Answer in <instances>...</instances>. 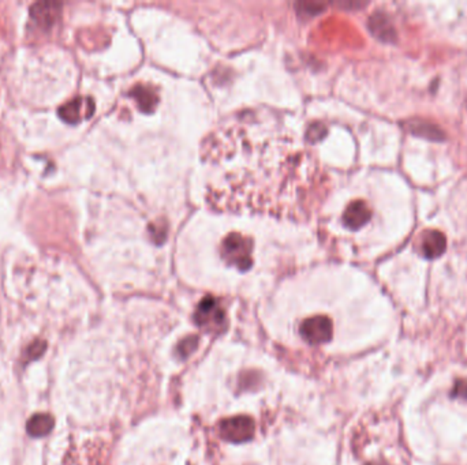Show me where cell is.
Instances as JSON below:
<instances>
[{
    "instance_id": "cell-1",
    "label": "cell",
    "mask_w": 467,
    "mask_h": 465,
    "mask_svg": "<svg viewBox=\"0 0 467 465\" xmlns=\"http://www.w3.org/2000/svg\"><path fill=\"white\" fill-rule=\"evenodd\" d=\"M253 242L239 234L228 235L221 243V257L224 262L238 269L246 270L251 267Z\"/></svg>"
},
{
    "instance_id": "cell-2",
    "label": "cell",
    "mask_w": 467,
    "mask_h": 465,
    "mask_svg": "<svg viewBox=\"0 0 467 465\" xmlns=\"http://www.w3.org/2000/svg\"><path fill=\"white\" fill-rule=\"evenodd\" d=\"M197 325L206 330H221L224 325V310L213 297H205L201 300L196 310Z\"/></svg>"
},
{
    "instance_id": "cell-3",
    "label": "cell",
    "mask_w": 467,
    "mask_h": 465,
    "mask_svg": "<svg viewBox=\"0 0 467 465\" xmlns=\"http://www.w3.org/2000/svg\"><path fill=\"white\" fill-rule=\"evenodd\" d=\"M299 333L309 344L328 343L332 337V322L324 316L305 319L299 328Z\"/></svg>"
},
{
    "instance_id": "cell-4",
    "label": "cell",
    "mask_w": 467,
    "mask_h": 465,
    "mask_svg": "<svg viewBox=\"0 0 467 465\" xmlns=\"http://www.w3.org/2000/svg\"><path fill=\"white\" fill-rule=\"evenodd\" d=\"M219 431L225 441L245 442L254 434V422L247 417H230L221 422Z\"/></svg>"
},
{
    "instance_id": "cell-5",
    "label": "cell",
    "mask_w": 467,
    "mask_h": 465,
    "mask_svg": "<svg viewBox=\"0 0 467 465\" xmlns=\"http://www.w3.org/2000/svg\"><path fill=\"white\" fill-rule=\"evenodd\" d=\"M95 112V102L89 97H77L60 107L59 115L66 122L75 123L89 119Z\"/></svg>"
},
{
    "instance_id": "cell-6",
    "label": "cell",
    "mask_w": 467,
    "mask_h": 465,
    "mask_svg": "<svg viewBox=\"0 0 467 465\" xmlns=\"http://www.w3.org/2000/svg\"><path fill=\"white\" fill-rule=\"evenodd\" d=\"M371 217V210L367 202L353 201L344 210L343 224L346 228L355 231L365 227Z\"/></svg>"
},
{
    "instance_id": "cell-7",
    "label": "cell",
    "mask_w": 467,
    "mask_h": 465,
    "mask_svg": "<svg viewBox=\"0 0 467 465\" xmlns=\"http://www.w3.org/2000/svg\"><path fill=\"white\" fill-rule=\"evenodd\" d=\"M447 248V239L440 231L429 229L422 235L421 251L428 260L439 258Z\"/></svg>"
},
{
    "instance_id": "cell-8",
    "label": "cell",
    "mask_w": 467,
    "mask_h": 465,
    "mask_svg": "<svg viewBox=\"0 0 467 465\" xmlns=\"http://www.w3.org/2000/svg\"><path fill=\"white\" fill-rule=\"evenodd\" d=\"M407 131L419 138H425L428 141L439 142L445 140V134L442 133V128L429 121H421V119H412L404 124Z\"/></svg>"
},
{
    "instance_id": "cell-9",
    "label": "cell",
    "mask_w": 467,
    "mask_h": 465,
    "mask_svg": "<svg viewBox=\"0 0 467 465\" xmlns=\"http://www.w3.org/2000/svg\"><path fill=\"white\" fill-rule=\"evenodd\" d=\"M60 4L58 3H37L32 8V17L37 21V24L43 27L52 26L58 14Z\"/></svg>"
},
{
    "instance_id": "cell-10",
    "label": "cell",
    "mask_w": 467,
    "mask_h": 465,
    "mask_svg": "<svg viewBox=\"0 0 467 465\" xmlns=\"http://www.w3.org/2000/svg\"><path fill=\"white\" fill-rule=\"evenodd\" d=\"M370 29L371 32L383 41L391 43L395 40V29L390 22V20L384 14H376L370 20Z\"/></svg>"
},
{
    "instance_id": "cell-11",
    "label": "cell",
    "mask_w": 467,
    "mask_h": 465,
    "mask_svg": "<svg viewBox=\"0 0 467 465\" xmlns=\"http://www.w3.org/2000/svg\"><path fill=\"white\" fill-rule=\"evenodd\" d=\"M134 97L144 109H152L157 101V96L150 88H137L134 90Z\"/></svg>"
},
{
    "instance_id": "cell-12",
    "label": "cell",
    "mask_w": 467,
    "mask_h": 465,
    "mask_svg": "<svg viewBox=\"0 0 467 465\" xmlns=\"http://www.w3.org/2000/svg\"><path fill=\"white\" fill-rule=\"evenodd\" d=\"M197 343H198V340H197L196 337H189V339H186L185 342H182V344L179 345V352H180V355H182L183 358L188 356V355H190V353L196 349Z\"/></svg>"
},
{
    "instance_id": "cell-13",
    "label": "cell",
    "mask_w": 467,
    "mask_h": 465,
    "mask_svg": "<svg viewBox=\"0 0 467 465\" xmlns=\"http://www.w3.org/2000/svg\"><path fill=\"white\" fill-rule=\"evenodd\" d=\"M452 397L456 398H465L467 400V379H461L455 384L454 392H452Z\"/></svg>"
}]
</instances>
